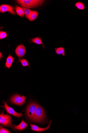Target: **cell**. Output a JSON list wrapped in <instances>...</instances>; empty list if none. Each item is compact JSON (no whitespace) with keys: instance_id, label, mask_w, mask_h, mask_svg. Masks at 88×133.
I'll return each mask as SVG.
<instances>
[{"instance_id":"1","label":"cell","mask_w":88,"mask_h":133,"mask_svg":"<svg viewBox=\"0 0 88 133\" xmlns=\"http://www.w3.org/2000/svg\"><path fill=\"white\" fill-rule=\"evenodd\" d=\"M21 6L26 8H34L41 6L45 1L41 0H18L16 1Z\"/></svg>"},{"instance_id":"2","label":"cell","mask_w":88,"mask_h":133,"mask_svg":"<svg viewBox=\"0 0 88 133\" xmlns=\"http://www.w3.org/2000/svg\"><path fill=\"white\" fill-rule=\"evenodd\" d=\"M45 116V113L43 109L40 106L37 105L33 120L36 122H41L44 119Z\"/></svg>"},{"instance_id":"3","label":"cell","mask_w":88,"mask_h":133,"mask_svg":"<svg viewBox=\"0 0 88 133\" xmlns=\"http://www.w3.org/2000/svg\"><path fill=\"white\" fill-rule=\"evenodd\" d=\"M38 104L36 103H31L28 106L26 109V114L28 118L33 120L35 114L36 110Z\"/></svg>"},{"instance_id":"4","label":"cell","mask_w":88,"mask_h":133,"mask_svg":"<svg viewBox=\"0 0 88 133\" xmlns=\"http://www.w3.org/2000/svg\"><path fill=\"white\" fill-rule=\"evenodd\" d=\"M0 123L5 126H11L12 123L11 116L8 114L5 115L4 112L2 113L0 115Z\"/></svg>"},{"instance_id":"5","label":"cell","mask_w":88,"mask_h":133,"mask_svg":"<svg viewBox=\"0 0 88 133\" xmlns=\"http://www.w3.org/2000/svg\"><path fill=\"white\" fill-rule=\"evenodd\" d=\"M26 97L20 95L16 94L13 96L11 98V101L12 103L16 105L21 106L25 103Z\"/></svg>"},{"instance_id":"6","label":"cell","mask_w":88,"mask_h":133,"mask_svg":"<svg viewBox=\"0 0 88 133\" xmlns=\"http://www.w3.org/2000/svg\"><path fill=\"white\" fill-rule=\"evenodd\" d=\"M4 107L7 113L10 114H12L13 116L19 118L23 116L22 113H17L13 108L9 107L7 105V102H4Z\"/></svg>"},{"instance_id":"7","label":"cell","mask_w":88,"mask_h":133,"mask_svg":"<svg viewBox=\"0 0 88 133\" xmlns=\"http://www.w3.org/2000/svg\"><path fill=\"white\" fill-rule=\"evenodd\" d=\"M0 12L4 13L6 12H9L13 15L16 14L12 6L8 5H3L0 6Z\"/></svg>"},{"instance_id":"8","label":"cell","mask_w":88,"mask_h":133,"mask_svg":"<svg viewBox=\"0 0 88 133\" xmlns=\"http://www.w3.org/2000/svg\"><path fill=\"white\" fill-rule=\"evenodd\" d=\"M15 52L16 55L18 57H22L25 55L26 52L25 46L22 44L18 45L15 49Z\"/></svg>"},{"instance_id":"9","label":"cell","mask_w":88,"mask_h":133,"mask_svg":"<svg viewBox=\"0 0 88 133\" xmlns=\"http://www.w3.org/2000/svg\"><path fill=\"white\" fill-rule=\"evenodd\" d=\"M51 121L48 126L46 128H40L35 125L31 124L30 126L31 127V129L33 130L38 132H41L45 131L49 129L51 126Z\"/></svg>"},{"instance_id":"10","label":"cell","mask_w":88,"mask_h":133,"mask_svg":"<svg viewBox=\"0 0 88 133\" xmlns=\"http://www.w3.org/2000/svg\"><path fill=\"white\" fill-rule=\"evenodd\" d=\"M14 59L15 58L9 54L7 59L5 67L8 69L10 68Z\"/></svg>"},{"instance_id":"11","label":"cell","mask_w":88,"mask_h":133,"mask_svg":"<svg viewBox=\"0 0 88 133\" xmlns=\"http://www.w3.org/2000/svg\"><path fill=\"white\" fill-rule=\"evenodd\" d=\"M27 126V123L25 122L23 120L20 124L18 126H16L14 125V127L15 129L19 130L24 129Z\"/></svg>"},{"instance_id":"12","label":"cell","mask_w":88,"mask_h":133,"mask_svg":"<svg viewBox=\"0 0 88 133\" xmlns=\"http://www.w3.org/2000/svg\"><path fill=\"white\" fill-rule=\"evenodd\" d=\"M31 42L32 43H35L38 45H42L45 50V46L43 43L42 39L39 37H36L31 39Z\"/></svg>"},{"instance_id":"13","label":"cell","mask_w":88,"mask_h":133,"mask_svg":"<svg viewBox=\"0 0 88 133\" xmlns=\"http://www.w3.org/2000/svg\"><path fill=\"white\" fill-rule=\"evenodd\" d=\"M55 51L56 54L59 55H62L63 56H64L65 55V50L63 47L55 48Z\"/></svg>"},{"instance_id":"14","label":"cell","mask_w":88,"mask_h":133,"mask_svg":"<svg viewBox=\"0 0 88 133\" xmlns=\"http://www.w3.org/2000/svg\"><path fill=\"white\" fill-rule=\"evenodd\" d=\"M15 9L18 15L22 17L24 16V13L22 8L18 6H16Z\"/></svg>"},{"instance_id":"15","label":"cell","mask_w":88,"mask_h":133,"mask_svg":"<svg viewBox=\"0 0 88 133\" xmlns=\"http://www.w3.org/2000/svg\"><path fill=\"white\" fill-rule=\"evenodd\" d=\"M38 15V12L36 11H33L29 16L28 19L29 21H33L35 20Z\"/></svg>"},{"instance_id":"16","label":"cell","mask_w":88,"mask_h":133,"mask_svg":"<svg viewBox=\"0 0 88 133\" xmlns=\"http://www.w3.org/2000/svg\"><path fill=\"white\" fill-rule=\"evenodd\" d=\"M23 8L25 17L28 18L29 16L30 15L32 11L27 8L21 6Z\"/></svg>"},{"instance_id":"17","label":"cell","mask_w":88,"mask_h":133,"mask_svg":"<svg viewBox=\"0 0 88 133\" xmlns=\"http://www.w3.org/2000/svg\"><path fill=\"white\" fill-rule=\"evenodd\" d=\"M75 6L80 10H83L85 8V6L84 4L80 2H78L75 4Z\"/></svg>"},{"instance_id":"18","label":"cell","mask_w":88,"mask_h":133,"mask_svg":"<svg viewBox=\"0 0 88 133\" xmlns=\"http://www.w3.org/2000/svg\"><path fill=\"white\" fill-rule=\"evenodd\" d=\"M18 62H21L23 67L29 66L30 68V65H29L28 62L26 60L24 59H20L17 61V63Z\"/></svg>"},{"instance_id":"19","label":"cell","mask_w":88,"mask_h":133,"mask_svg":"<svg viewBox=\"0 0 88 133\" xmlns=\"http://www.w3.org/2000/svg\"><path fill=\"white\" fill-rule=\"evenodd\" d=\"M7 36V34L6 32H0V39L1 40L5 38Z\"/></svg>"},{"instance_id":"20","label":"cell","mask_w":88,"mask_h":133,"mask_svg":"<svg viewBox=\"0 0 88 133\" xmlns=\"http://www.w3.org/2000/svg\"><path fill=\"white\" fill-rule=\"evenodd\" d=\"M0 133H11L8 130L4 129V128H1V127L0 130Z\"/></svg>"},{"instance_id":"21","label":"cell","mask_w":88,"mask_h":133,"mask_svg":"<svg viewBox=\"0 0 88 133\" xmlns=\"http://www.w3.org/2000/svg\"><path fill=\"white\" fill-rule=\"evenodd\" d=\"M3 57V54H2L1 53V59Z\"/></svg>"}]
</instances>
